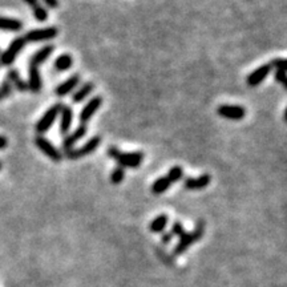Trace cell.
I'll use <instances>...</instances> for the list:
<instances>
[{
    "mask_svg": "<svg viewBox=\"0 0 287 287\" xmlns=\"http://www.w3.org/2000/svg\"><path fill=\"white\" fill-rule=\"evenodd\" d=\"M185 231H186V230H185V227L182 226V223L174 222V223H173L172 231H170V233L173 234V237H174V235H177V237L179 238L181 235H183V234H185Z\"/></svg>",
    "mask_w": 287,
    "mask_h": 287,
    "instance_id": "obj_29",
    "label": "cell"
},
{
    "mask_svg": "<svg viewBox=\"0 0 287 287\" xmlns=\"http://www.w3.org/2000/svg\"><path fill=\"white\" fill-rule=\"evenodd\" d=\"M25 40L23 36H19L16 39H14L11 41V44L8 45L7 50L3 51L0 54V65L3 67H10L11 64H14V61L16 60L18 55L23 51V48L25 47Z\"/></svg>",
    "mask_w": 287,
    "mask_h": 287,
    "instance_id": "obj_4",
    "label": "cell"
},
{
    "mask_svg": "<svg viewBox=\"0 0 287 287\" xmlns=\"http://www.w3.org/2000/svg\"><path fill=\"white\" fill-rule=\"evenodd\" d=\"M7 80L11 83V85L14 86L15 89H18L19 92H27V90H28L27 81H24V80L20 77L18 69H14V68L8 69Z\"/></svg>",
    "mask_w": 287,
    "mask_h": 287,
    "instance_id": "obj_17",
    "label": "cell"
},
{
    "mask_svg": "<svg viewBox=\"0 0 287 287\" xmlns=\"http://www.w3.org/2000/svg\"><path fill=\"white\" fill-rule=\"evenodd\" d=\"M120 152H121V151H120V149L117 147H111V148H109V149H108V156L115 160V158L117 157V155H119Z\"/></svg>",
    "mask_w": 287,
    "mask_h": 287,
    "instance_id": "obj_31",
    "label": "cell"
},
{
    "mask_svg": "<svg viewBox=\"0 0 287 287\" xmlns=\"http://www.w3.org/2000/svg\"><path fill=\"white\" fill-rule=\"evenodd\" d=\"M168 223H169L168 215L160 214V215H157L153 221H152L151 225H149V230H151L152 233H155V234H162L164 231H165Z\"/></svg>",
    "mask_w": 287,
    "mask_h": 287,
    "instance_id": "obj_21",
    "label": "cell"
},
{
    "mask_svg": "<svg viewBox=\"0 0 287 287\" xmlns=\"http://www.w3.org/2000/svg\"><path fill=\"white\" fill-rule=\"evenodd\" d=\"M115 161L119 164V166H121L122 169H134L141 166L144 161V153L142 152H128V153H124V152H120L117 157L115 158Z\"/></svg>",
    "mask_w": 287,
    "mask_h": 287,
    "instance_id": "obj_7",
    "label": "cell"
},
{
    "mask_svg": "<svg viewBox=\"0 0 287 287\" xmlns=\"http://www.w3.org/2000/svg\"><path fill=\"white\" fill-rule=\"evenodd\" d=\"M0 100H2V96H0Z\"/></svg>",
    "mask_w": 287,
    "mask_h": 287,
    "instance_id": "obj_35",
    "label": "cell"
},
{
    "mask_svg": "<svg viewBox=\"0 0 287 287\" xmlns=\"http://www.w3.org/2000/svg\"><path fill=\"white\" fill-rule=\"evenodd\" d=\"M2 166H3V165H2V162H0V170H2Z\"/></svg>",
    "mask_w": 287,
    "mask_h": 287,
    "instance_id": "obj_34",
    "label": "cell"
},
{
    "mask_svg": "<svg viewBox=\"0 0 287 287\" xmlns=\"http://www.w3.org/2000/svg\"><path fill=\"white\" fill-rule=\"evenodd\" d=\"M0 29L3 31H11V32H18L23 29V23L19 19L6 18L0 16Z\"/></svg>",
    "mask_w": 287,
    "mask_h": 287,
    "instance_id": "obj_20",
    "label": "cell"
},
{
    "mask_svg": "<svg viewBox=\"0 0 287 287\" xmlns=\"http://www.w3.org/2000/svg\"><path fill=\"white\" fill-rule=\"evenodd\" d=\"M217 113L221 116L222 119L231 120V121H241L245 119L246 116V109L241 105H230V104H222L217 108Z\"/></svg>",
    "mask_w": 287,
    "mask_h": 287,
    "instance_id": "obj_8",
    "label": "cell"
},
{
    "mask_svg": "<svg viewBox=\"0 0 287 287\" xmlns=\"http://www.w3.org/2000/svg\"><path fill=\"white\" fill-rule=\"evenodd\" d=\"M25 4H28L33 12V16L37 22H45L48 19L47 10L40 4L39 0H23Z\"/></svg>",
    "mask_w": 287,
    "mask_h": 287,
    "instance_id": "obj_18",
    "label": "cell"
},
{
    "mask_svg": "<svg viewBox=\"0 0 287 287\" xmlns=\"http://www.w3.org/2000/svg\"><path fill=\"white\" fill-rule=\"evenodd\" d=\"M166 178L170 181V183H176L178 181L183 178V169L182 166H173V168L169 169L168 174H166Z\"/></svg>",
    "mask_w": 287,
    "mask_h": 287,
    "instance_id": "obj_24",
    "label": "cell"
},
{
    "mask_svg": "<svg viewBox=\"0 0 287 287\" xmlns=\"http://www.w3.org/2000/svg\"><path fill=\"white\" fill-rule=\"evenodd\" d=\"M55 47L54 45H44L43 48H40L39 51H36L33 56L29 59V64L35 65V67H39L40 64H43L44 61H47L50 59V56L54 54Z\"/></svg>",
    "mask_w": 287,
    "mask_h": 287,
    "instance_id": "obj_16",
    "label": "cell"
},
{
    "mask_svg": "<svg viewBox=\"0 0 287 287\" xmlns=\"http://www.w3.org/2000/svg\"><path fill=\"white\" fill-rule=\"evenodd\" d=\"M212 182V177L208 173H205L202 176L198 177H187L183 181V186L187 190H200V189H205L208 187Z\"/></svg>",
    "mask_w": 287,
    "mask_h": 287,
    "instance_id": "obj_12",
    "label": "cell"
},
{
    "mask_svg": "<svg viewBox=\"0 0 287 287\" xmlns=\"http://www.w3.org/2000/svg\"><path fill=\"white\" fill-rule=\"evenodd\" d=\"M61 107H63V104H60V103L51 105L47 109V112L40 117L39 121L36 122L35 125V130L37 133V136H43L44 133H47L51 129V126L54 125L55 121L58 120L59 115H60Z\"/></svg>",
    "mask_w": 287,
    "mask_h": 287,
    "instance_id": "obj_2",
    "label": "cell"
},
{
    "mask_svg": "<svg viewBox=\"0 0 287 287\" xmlns=\"http://www.w3.org/2000/svg\"><path fill=\"white\" fill-rule=\"evenodd\" d=\"M170 186H172V183L166 178V176L160 177V178H157L155 182L152 183V193L156 194V196H160V194L165 193Z\"/></svg>",
    "mask_w": 287,
    "mask_h": 287,
    "instance_id": "obj_23",
    "label": "cell"
},
{
    "mask_svg": "<svg viewBox=\"0 0 287 287\" xmlns=\"http://www.w3.org/2000/svg\"><path fill=\"white\" fill-rule=\"evenodd\" d=\"M60 133L63 136H67L71 130L72 121H73V112L69 105H63L60 111Z\"/></svg>",
    "mask_w": 287,
    "mask_h": 287,
    "instance_id": "obj_14",
    "label": "cell"
},
{
    "mask_svg": "<svg viewBox=\"0 0 287 287\" xmlns=\"http://www.w3.org/2000/svg\"><path fill=\"white\" fill-rule=\"evenodd\" d=\"M270 72H271L270 64H262L261 67L254 69V71L251 72L250 75L246 77V83H248V85L251 86V88H255V86H258L259 84L263 83V81L269 77Z\"/></svg>",
    "mask_w": 287,
    "mask_h": 287,
    "instance_id": "obj_11",
    "label": "cell"
},
{
    "mask_svg": "<svg viewBox=\"0 0 287 287\" xmlns=\"http://www.w3.org/2000/svg\"><path fill=\"white\" fill-rule=\"evenodd\" d=\"M86 133H88V128H86V125L80 124V125L77 126L73 132L68 133L67 136H64L63 142H61V148L64 149V152L71 151V149L75 148L76 144L79 142L81 138H84V137L86 136Z\"/></svg>",
    "mask_w": 287,
    "mask_h": 287,
    "instance_id": "obj_9",
    "label": "cell"
},
{
    "mask_svg": "<svg viewBox=\"0 0 287 287\" xmlns=\"http://www.w3.org/2000/svg\"><path fill=\"white\" fill-rule=\"evenodd\" d=\"M43 2L48 8H52V10L59 7V0H43Z\"/></svg>",
    "mask_w": 287,
    "mask_h": 287,
    "instance_id": "obj_32",
    "label": "cell"
},
{
    "mask_svg": "<svg viewBox=\"0 0 287 287\" xmlns=\"http://www.w3.org/2000/svg\"><path fill=\"white\" fill-rule=\"evenodd\" d=\"M58 35L59 29L56 27H47V28L31 29L23 37L25 43H39V41H48V40L55 39Z\"/></svg>",
    "mask_w": 287,
    "mask_h": 287,
    "instance_id": "obj_5",
    "label": "cell"
},
{
    "mask_svg": "<svg viewBox=\"0 0 287 287\" xmlns=\"http://www.w3.org/2000/svg\"><path fill=\"white\" fill-rule=\"evenodd\" d=\"M35 145L41 153H44V155L50 158L51 161L60 162L61 160H63V153H61L58 148L55 147L51 141H48L44 136H36Z\"/></svg>",
    "mask_w": 287,
    "mask_h": 287,
    "instance_id": "obj_6",
    "label": "cell"
},
{
    "mask_svg": "<svg viewBox=\"0 0 287 287\" xmlns=\"http://www.w3.org/2000/svg\"><path fill=\"white\" fill-rule=\"evenodd\" d=\"M72 65H73V58L69 54H63L55 60L54 67L58 72H64L71 69Z\"/></svg>",
    "mask_w": 287,
    "mask_h": 287,
    "instance_id": "obj_22",
    "label": "cell"
},
{
    "mask_svg": "<svg viewBox=\"0 0 287 287\" xmlns=\"http://www.w3.org/2000/svg\"><path fill=\"white\" fill-rule=\"evenodd\" d=\"M274 79H275L276 83H279L280 85L283 86V88H287V81H286V71H275V76H274Z\"/></svg>",
    "mask_w": 287,
    "mask_h": 287,
    "instance_id": "obj_28",
    "label": "cell"
},
{
    "mask_svg": "<svg viewBox=\"0 0 287 287\" xmlns=\"http://www.w3.org/2000/svg\"><path fill=\"white\" fill-rule=\"evenodd\" d=\"M125 178V170L121 166H116L111 173V182L113 185H120Z\"/></svg>",
    "mask_w": 287,
    "mask_h": 287,
    "instance_id": "obj_25",
    "label": "cell"
},
{
    "mask_svg": "<svg viewBox=\"0 0 287 287\" xmlns=\"http://www.w3.org/2000/svg\"><path fill=\"white\" fill-rule=\"evenodd\" d=\"M93 83H85L83 85L80 86L79 89L76 90L75 93L72 94V103H75V104H79V103H83L85 100L86 97L89 96L92 92H93Z\"/></svg>",
    "mask_w": 287,
    "mask_h": 287,
    "instance_id": "obj_19",
    "label": "cell"
},
{
    "mask_svg": "<svg viewBox=\"0 0 287 287\" xmlns=\"http://www.w3.org/2000/svg\"><path fill=\"white\" fill-rule=\"evenodd\" d=\"M270 67L275 69V71H279V69H282V71H286V68H287L286 60H284L283 58L274 59V60L270 63Z\"/></svg>",
    "mask_w": 287,
    "mask_h": 287,
    "instance_id": "obj_27",
    "label": "cell"
},
{
    "mask_svg": "<svg viewBox=\"0 0 287 287\" xmlns=\"http://www.w3.org/2000/svg\"><path fill=\"white\" fill-rule=\"evenodd\" d=\"M103 105V97L101 96H94L92 97L88 103L85 104V107H83L81 112H80V124H83V125H86V122L89 121L93 115L96 113L100 107Z\"/></svg>",
    "mask_w": 287,
    "mask_h": 287,
    "instance_id": "obj_10",
    "label": "cell"
},
{
    "mask_svg": "<svg viewBox=\"0 0 287 287\" xmlns=\"http://www.w3.org/2000/svg\"><path fill=\"white\" fill-rule=\"evenodd\" d=\"M8 145V140L6 136H0V151L4 149V148H7Z\"/></svg>",
    "mask_w": 287,
    "mask_h": 287,
    "instance_id": "obj_33",
    "label": "cell"
},
{
    "mask_svg": "<svg viewBox=\"0 0 287 287\" xmlns=\"http://www.w3.org/2000/svg\"><path fill=\"white\" fill-rule=\"evenodd\" d=\"M100 144H101V137L94 136L92 137V138H89V140L86 141L84 145H81V147L73 148L71 151L65 152V157L68 158V160H71V161H75V160L83 158L85 157V156H89L99 149Z\"/></svg>",
    "mask_w": 287,
    "mask_h": 287,
    "instance_id": "obj_3",
    "label": "cell"
},
{
    "mask_svg": "<svg viewBox=\"0 0 287 287\" xmlns=\"http://www.w3.org/2000/svg\"><path fill=\"white\" fill-rule=\"evenodd\" d=\"M12 92H14V86L11 85V83L7 79H4L2 81V84H0V96H2V99L11 97Z\"/></svg>",
    "mask_w": 287,
    "mask_h": 287,
    "instance_id": "obj_26",
    "label": "cell"
},
{
    "mask_svg": "<svg viewBox=\"0 0 287 287\" xmlns=\"http://www.w3.org/2000/svg\"><path fill=\"white\" fill-rule=\"evenodd\" d=\"M27 85H28V89L31 90L32 93H39L40 90H41L43 81H41L39 67H35V65L29 64L28 81H27Z\"/></svg>",
    "mask_w": 287,
    "mask_h": 287,
    "instance_id": "obj_13",
    "label": "cell"
},
{
    "mask_svg": "<svg viewBox=\"0 0 287 287\" xmlns=\"http://www.w3.org/2000/svg\"><path fill=\"white\" fill-rule=\"evenodd\" d=\"M172 240H173V234L170 233V231H168V233H162V235H161L162 244L169 245L170 242H172Z\"/></svg>",
    "mask_w": 287,
    "mask_h": 287,
    "instance_id": "obj_30",
    "label": "cell"
},
{
    "mask_svg": "<svg viewBox=\"0 0 287 287\" xmlns=\"http://www.w3.org/2000/svg\"><path fill=\"white\" fill-rule=\"evenodd\" d=\"M79 83H80V76L76 73V75L71 76L68 80H65V81L59 84V85L55 88V94L58 97L67 96V94H69L72 90L75 89L76 86L79 85Z\"/></svg>",
    "mask_w": 287,
    "mask_h": 287,
    "instance_id": "obj_15",
    "label": "cell"
},
{
    "mask_svg": "<svg viewBox=\"0 0 287 287\" xmlns=\"http://www.w3.org/2000/svg\"><path fill=\"white\" fill-rule=\"evenodd\" d=\"M204 231H205L204 221H198L197 226H196V229H194L193 231H185V234L179 237L178 244H177V246L174 248V251H173L174 255H181L182 253H185V251L190 248L196 241H200L202 237H204Z\"/></svg>",
    "mask_w": 287,
    "mask_h": 287,
    "instance_id": "obj_1",
    "label": "cell"
}]
</instances>
